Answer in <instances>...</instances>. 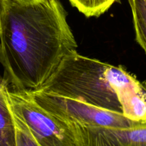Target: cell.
Instances as JSON below:
<instances>
[{"mask_svg":"<svg viewBox=\"0 0 146 146\" xmlns=\"http://www.w3.org/2000/svg\"><path fill=\"white\" fill-rule=\"evenodd\" d=\"M76 48L59 0H10L0 20V61L14 91L39 89Z\"/></svg>","mask_w":146,"mask_h":146,"instance_id":"1","label":"cell"},{"mask_svg":"<svg viewBox=\"0 0 146 146\" xmlns=\"http://www.w3.org/2000/svg\"><path fill=\"white\" fill-rule=\"evenodd\" d=\"M37 91L78 100L146 121L142 83L123 67L78 54L65 57L54 74Z\"/></svg>","mask_w":146,"mask_h":146,"instance_id":"2","label":"cell"},{"mask_svg":"<svg viewBox=\"0 0 146 146\" xmlns=\"http://www.w3.org/2000/svg\"><path fill=\"white\" fill-rule=\"evenodd\" d=\"M13 114L27 126L39 146H77L71 123L36 102L29 92L7 90Z\"/></svg>","mask_w":146,"mask_h":146,"instance_id":"3","label":"cell"},{"mask_svg":"<svg viewBox=\"0 0 146 146\" xmlns=\"http://www.w3.org/2000/svg\"><path fill=\"white\" fill-rule=\"evenodd\" d=\"M41 107L66 121L88 126L129 128L146 125L123 114L94 106L78 100L41 91L29 92Z\"/></svg>","mask_w":146,"mask_h":146,"instance_id":"4","label":"cell"},{"mask_svg":"<svg viewBox=\"0 0 146 146\" xmlns=\"http://www.w3.org/2000/svg\"><path fill=\"white\" fill-rule=\"evenodd\" d=\"M69 123L77 146H146V125L117 128Z\"/></svg>","mask_w":146,"mask_h":146,"instance_id":"5","label":"cell"},{"mask_svg":"<svg viewBox=\"0 0 146 146\" xmlns=\"http://www.w3.org/2000/svg\"><path fill=\"white\" fill-rule=\"evenodd\" d=\"M8 88L0 82V146H16L14 117L7 98Z\"/></svg>","mask_w":146,"mask_h":146,"instance_id":"6","label":"cell"},{"mask_svg":"<svg viewBox=\"0 0 146 146\" xmlns=\"http://www.w3.org/2000/svg\"><path fill=\"white\" fill-rule=\"evenodd\" d=\"M131 8L137 42L146 54V1L128 0Z\"/></svg>","mask_w":146,"mask_h":146,"instance_id":"7","label":"cell"},{"mask_svg":"<svg viewBox=\"0 0 146 146\" xmlns=\"http://www.w3.org/2000/svg\"><path fill=\"white\" fill-rule=\"evenodd\" d=\"M117 1L118 0H69L74 7L87 17L101 15Z\"/></svg>","mask_w":146,"mask_h":146,"instance_id":"8","label":"cell"},{"mask_svg":"<svg viewBox=\"0 0 146 146\" xmlns=\"http://www.w3.org/2000/svg\"><path fill=\"white\" fill-rule=\"evenodd\" d=\"M14 117L16 127V146H39L24 123L14 115Z\"/></svg>","mask_w":146,"mask_h":146,"instance_id":"9","label":"cell"},{"mask_svg":"<svg viewBox=\"0 0 146 146\" xmlns=\"http://www.w3.org/2000/svg\"><path fill=\"white\" fill-rule=\"evenodd\" d=\"M9 2L10 0H0V20H1L4 11L7 9Z\"/></svg>","mask_w":146,"mask_h":146,"instance_id":"10","label":"cell"},{"mask_svg":"<svg viewBox=\"0 0 146 146\" xmlns=\"http://www.w3.org/2000/svg\"><path fill=\"white\" fill-rule=\"evenodd\" d=\"M13 1H16L18 3H21V4H28V3L36 2V1H40V0H11Z\"/></svg>","mask_w":146,"mask_h":146,"instance_id":"11","label":"cell"},{"mask_svg":"<svg viewBox=\"0 0 146 146\" xmlns=\"http://www.w3.org/2000/svg\"><path fill=\"white\" fill-rule=\"evenodd\" d=\"M142 88H143V91L144 96H145V101H146V84H145V83H142Z\"/></svg>","mask_w":146,"mask_h":146,"instance_id":"12","label":"cell"},{"mask_svg":"<svg viewBox=\"0 0 146 146\" xmlns=\"http://www.w3.org/2000/svg\"><path fill=\"white\" fill-rule=\"evenodd\" d=\"M145 1H146V0H145Z\"/></svg>","mask_w":146,"mask_h":146,"instance_id":"13","label":"cell"}]
</instances>
